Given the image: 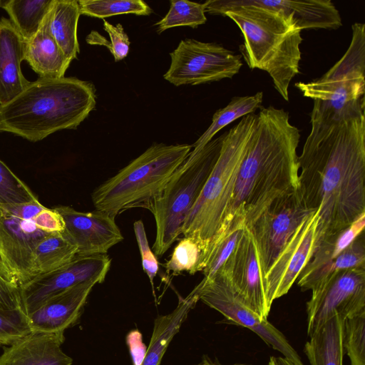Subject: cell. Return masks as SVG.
Listing matches in <instances>:
<instances>
[{
	"mask_svg": "<svg viewBox=\"0 0 365 365\" xmlns=\"http://www.w3.org/2000/svg\"><path fill=\"white\" fill-rule=\"evenodd\" d=\"M25 41L9 19H0V106L6 105L29 84L21 63L24 60Z\"/></svg>",
	"mask_w": 365,
	"mask_h": 365,
	"instance_id": "21",
	"label": "cell"
},
{
	"mask_svg": "<svg viewBox=\"0 0 365 365\" xmlns=\"http://www.w3.org/2000/svg\"><path fill=\"white\" fill-rule=\"evenodd\" d=\"M318 211L297 227L263 278L268 304L286 294L314 252Z\"/></svg>",
	"mask_w": 365,
	"mask_h": 365,
	"instance_id": "15",
	"label": "cell"
},
{
	"mask_svg": "<svg viewBox=\"0 0 365 365\" xmlns=\"http://www.w3.org/2000/svg\"><path fill=\"white\" fill-rule=\"evenodd\" d=\"M77 247L63 234H48L37 245L34 256L32 279L56 270L72 261Z\"/></svg>",
	"mask_w": 365,
	"mask_h": 365,
	"instance_id": "28",
	"label": "cell"
},
{
	"mask_svg": "<svg viewBox=\"0 0 365 365\" xmlns=\"http://www.w3.org/2000/svg\"><path fill=\"white\" fill-rule=\"evenodd\" d=\"M53 0H8L3 9L10 21L26 41L40 29Z\"/></svg>",
	"mask_w": 365,
	"mask_h": 365,
	"instance_id": "30",
	"label": "cell"
},
{
	"mask_svg": "<svg viewBox=\"0 0 365 365\" xmlns=\"http://www.w3.org/2000/svg\"><path fill=\"white\" fill-rule=\"evenodd\" d=\"M224 137L225 132L199 151H190L160 194L145 207L155 221V256H163L182 234L184 222L219 157Z\"/></svg>",
	"mask_w": 365,
	"mask_h": 365,
	"instance_id": "8",
	"label": "cell"
},
{
	"mask_svg": "<svg viewBox=\"0 0 365 365\" xmlns=\"http://www.w3.org/2000/svg\"><path fill=\"white\" fill-rule=\"evenodd\" d=\"M206 248L190 237H184L175 247L165 264L168 273L178 275L182 272L194 274L203 269Z\"/></svg>",
	"mask_w": 365,
	"mask_h": 365,
	"instance_id": "34",
	"label": "cell"
},
{
	"mask_svg": "<svg viewBox=\"0 0 365 365\" xmlns=\"http://www.w3.org/2000/svg\"><path fill=\"white\" fill-rule=\"evenodd\" d=\"M0 207L6 212L24 220H33L34 217L46 207L39 200L16 204L0 205Z\"/></svg>",
	"mask_w": 365,
	"mask_h": 365,
	"instance_id": "42",
	"label": "cell"
},
{
	"mask_svg": "<svg viewBox=\"0 0 365 365\" xmlns=\"http://www.w3.org/2000/svg\"><path fill=\"white\" fill-rule=\"evenodd\" d=\"M24 60L41 78L64 77L71 62L51 33L48 12L37 33L26 41Z\"/></svg>",
	"mask_w": 365,
	"mask_h": 365,
	"instance_id": "22",
	"label": "cell"
},
{
	"mask_svg": "<svg viewBox=\"0 0 365 365\" xmlns=\"http://www.w3.org/2000/svg\"><path fill=\"white\" fill-rule=\"evenodd\" d=\"M362 312H365V267L341 270L307 302V335L310 337L336 314L345 319Z\"/></svg>",
	"mask_w": 365,
	"mask_h": 365,
	"instance_id": "12",
	"label": "cell"
},
{
	"mask_svg": "<svg viewBox=\"0 0 365 365\" xmlns=\"http://www.w3.org/2000/svg\"><path fill=\"white\" fill-rule=\"evenodd\" d=\"M64 332L31 331L4 349L0 365H71L61 349Z\"/></svg>",
	"mask_w": 365,
	"mask_h": 365,
	"instance_id": "19",
	"label": "cell"
},
{
	"mask_svg": "<svg viewBox=\"0 0 365 365\" xmlns=\"http://www.w3.org/2000/svg\"><path fill=\"white\" fill-rule=\"evenodd\" d=\"M48 235L0 207V274L19 287L31 281L36 247Z\"/></svg>",
	"mask_w": 365,
	"mask_h": 365,
	"instance_id": "14",
	"label": "cell"
},
{
	"mask_svg": "<svg viewBox=\"0 0 365 365\" xmlns=\"http://www.w3.org/2000/svg\"><path fill=\"white\" fill-rule=\"evenodd\" d=\"M133 229L140 253L143 271L147 274L150 282L153 287V279L159 269L158 259L155 255L151 251L148 245L143 221L140 220L135 221L133 224Z\"/></svg>",
	"mask_w": 365,
	"mask_h": 365,
	"instance_id": "39",
	"label": "cell"
},
{
	"mask_svg": "<svg viewBox=\"0 0 365 365\" xmlns=\"http://www.w3.org/2000/svg\"><path fill=\"white\" fill-rule=\"evenodd\" d=\"M358 267H365L364 232L336 258L310 272L299 274L297 284L302 290H311L314 295L337 272Z\"/></svg>",
	"mask_w": 365,
	"mask_h": 365,
	"instance_id": "26",
	"label": "cell"
},
{
	"mask_svg": "<svg viewBox=\"0 0 365 365\" xmlns=\"http://www.w3.org/2000/svg\"><path fill=\"white\" fill-rule=\"evenodd\" d=\"M299 190L318 211L314 248L365 214V113L349 116L298 157Z\"/></svg>",
	"mask_w": 365,
	"mask_h": 365,
	"instance_id": "1",
	"label": "cell"
},
{
	"mask_svg": "<svg viewBox=\"0 0 365 365\" xmlns=\"http://www.w3.org/2000/svg\"><path fill=\"white\" fill-rule=\"evenodd\" d=\"M48 14L51 33L71 62L80 53L77 29L81 13L78 1L53 0Z\"/></svg>",
	"mask_w": 365,
	"mask_h": 365,
	"instance_id": "25",
	"label": "cell"
},
{
	"mask_svg": "<svg viewBox=\"0 0 365 365\" xmlns=\"http://www.w3.org/2000/svg\"><path fill=\"white\" fill-rule=\"evenodd\" d=\"M257 120V114L247 115L225 132L219 157L182 225L185 237L206 249L222 223Z\"/></svg>",
	"mask_w": 365,
	"mask_h": 365,
	"instance_id": "7",
	"label": "cell"
},
{
	"mask_svg": "<svg viewBox=\"0 0 365 365\" xmlns=\"http://www.w3.org/2000/svg\"><path fill=\"white\" fill-rule=\"evenodd\" d=\"M167 14L155 24L158 34L169 29L177 26L197 28L207 21L205 6L187 0H171Z\"/></svg>",
	"mask_w": 365,
	"mask_h": 365,
	"instance_id": "33",
	"label": "cell"
},
{
	"mask_svg": "<svg viewBox=\"0 0 365 365\" xmlns=\"http://www.w3.org/2000/svg\"><path fill=\"white\" fill-rule=\"evenodd\" d=\"M196 365H221V364H215L208 359H204L200 363H199L198 364H196ZM232 365H241V364H232Z\"/></svg>",
	"mask_w": 365,
	"mask_h": 365,
	"instance_id": "44",
	"label": "cell"
},
{
	"mask_svg": "<svg viewBox=\"0 0 365 365\" xmlns=\"http://www.w3.org/2000/svg\"><path fill=\"white\" fill-rule=\"evenodd\" d=\"M192 150V145L153 143L114 176L96 187V210L115 217L132 207H145L160 194Z\"/></svg>",
	"mask_w": 365,
	"mask_h": 365,
	"instance_id": "6",
	"label": "cell"
},
{
	"mask_svg": "<svg viewBox=\"0 0 365 365\" xmlns=\"http://www.w3.org/2000/svg\"><path fill=\"white\" fill-rule=\"evenodd\" d=\"M220 270L225 274L246 306L261 319H267L271 307L264 293L257 250L247 227Z\"/></svg>",
	"mask_w": 365,
	"mask_h": 365,
	"instance_id": "16",
	"label": "cell"
},
{
	"mask_svg": "<svg viewBox=\"0 0 365 365\" xmlns=\"http://www.w3.org/2000/svg\"><path fill=\"white\" fill-rule=\"evenodd\" d=\"M314 212L307 206L298 189L273 201L249 228L263 278L297 227Z\"/></svg>",
	"mask_w": 365,
	"mask_h": 365,
	"instance_id": "11",
	"label": "cell"
},
{
	"mask_svg": "<svg viewBox=\"0 0 365 365\" xmlns=\"http://www.w3.org/2000/svg\"><path fill=\"white\" fill-rule=\"evenodd\" d=\"M31 332L29 317L22 308H0V345L9 346Z\"/></svg>",
	"mask_w": 365,
	"mask_h": 365,
	"instance_id": "37",
	"label": "cell"
},
{
	"mask_svg": "<svg viewBox=\"0 0 365 365\" xmlns=\"http://www.w3.org/2000/svg\"><path fill=\"white\" fill-rule=\"evenodd\" d=\"M263 92L259 91L252 96H235L224 108L218 109L214 113L212 123L208 128L192 145L191 151L196 153L201 150L216 133L223 128L262 107Z\"/></svg>",
	"mask_w": 365,
	"mask_h": 365,
	"instance_id": "29",
	"label": "cell"
},
{
	"mask_svg": "<svg viewBox=\"0 0 365 365\" xmlns=\"http://www.w3.org/2000/svg\"><path fill=\"white\" fill-rule=\"evenodd\" d=\"M350 44L342 57L319 78L298 82L304 97L314 100L311 132L303 150L319 143L336 124L364 112L365 24L351 26Z\"/></svg>",
	"mask_w": 365,
	"mask_h": 365,
	"instance_id": "5",
	"label": "cell"
},
{
	"mask_svg": "<svg viewBox=\"0 0 365 365\" xmlns=\"http://www.w3.org/2000/svg\"><path fill=\"white\" fill-rule=\"evenodd\" d=\"M0 111H1V106H0ZM3 131H4V130H3L1 122V114H0V133H1Z\"/></svg>",
	"mask_w": 365,
	"mask_h": 365,
	"instance_id": "47",
	"label": "cell"
},
{
	"mask_svg": "<svg viewBox=\"0 0 365 365\" xmlns=\"http://www.w3.org/2000/svg\"><path fill=\"white\" fill-rule=\"evenodd\" d=\"M343 324L336 314L309 337L304 351L310 365H343Z\"/></svg>",
	"mask_w": 365,
	"mask_h": 365,
	"instance_id": "24",
	"label": "cell"
},
{
	"mask_svg": "<svg viewBox=\"0 0 365 365\" xmlns=\"http://www.w3.org/2000/svg\"><path fill=\"white\" fill-rule=\"evenodd\" d=\"M96 284L93 282L81 283L48 299L28 315L31 331L64 332L74 325Z\"/></svg>",
	"mask_w": 365,
	"mask_h": 365,
	"instance_id": "18",
	"label": "cell"
},
{
	"mask_svg": "<svg viewBox=\"0 0 365 365\" xmlns=\"http://www.w3.org/2000/svg\"><path fill=\"white\" fill-rule=\"evenodd\" d=\"M198 301L194 288L186 297L179 299L174 310L155 319L150 344L139 365H160L170 343Z\"/></svg>",
	"mask_w": 365,
	"mask_h": 365,
	"instance_id": "23",
	"label": "cell"
},
{
	"mask_svg": "<svg viewBox=\"0 0 365 365\" xmlns=\"http://www.w3.org/2000/svg\"><path fill=\"white\" fill-rule=\"evenodd\" d=\"M275 365H304L284 356L274 357Z\"/></svg>",
	"mask_w": 365,
	"mask_h": 365,
	"instance_id": "43",
	"label": "cell"
},
{
	"mask_svg": "<svg viewBox=\"0 0 365 365\" xmlns=\"http://www.w3.org/2000/svg\"><path fill=\"white\" fill-rule=\"evenodd\" d=\"M342 344L350 365H365V312L344 319Z\"/></svg>",
	"mask_w": 365,
	"mask_h": 365,
	"instance_id": "35",
	"label": "cell"
},
{
	"mask_svg": "<svg viewBox=\"0 0 365 365\" xmlns=\"http://www.w3.org/2000/svg\"><path fill=\"white\" fill-rule=\"evenodd\" d=\"M81 15L105 19L120 14L148 16L151 8L141 0H80Z\"/></svg>",
	"mask_w": 365,
	"mask_h": 365,
	"instance_id": "32",
	"label": "cell"
},
{
	"mask_svg": "<svg viewBox=\"0 0 365 365\" xmlns=\"http://www.w3.org/2000/svg\"><path fill=\"white\" fill-rule=\"evenodd\" d=\"M299 138L288 112L261 108L222 223L241 214L250 228L273 201L299 189Z\"/></svg>",
	"mask_w": 365,
	"mask_h": 365,
	"instance_id": "2",
	"label": "cell"
},
{
	"mask_svg": "<svg viewBox=\"0 0 365 365\" xmlns=\"http://www.w3.org/2000/svg\"><path fill=\"white\" fill-rule=\"evenodd\" d=\"M0 308H22L19 287L6 279L0 274Z\"/></svg>",
	"mask_w": 365,
	"mask_h": 365,
	"instance_id": "41",
	"label": "cell"
},
{
	"mask_svg": "<svg viewBox=\"0 0 365 365\" xmlns=\"http://www.w3.org/2000/svg\"><path fill=\"white\" fill-rule=\"evenodd\" d=\"M245 217L235 214L223 222L210 241L203 262L205 279L212 277L224 265L236 247L245 228Z\"/></svg>",
	"mask_w": 365,
	"mask_h": 365,
	"instance_id": "27",
	"label": "cell"
},
{
	"mask_svg": "<svg viewBox=\"0 0 365 365\" xmlns=\"http://www.w3.org/2000/svg\"><path fill=\"white\" fill-rule=\"evenodd\" d=\"M107 255L76 256L65 266L19 287L21 307L29 315L53 296L81 283H102L110 267Z\"/></svg>",
	"mask_w": 365,
	"mask_h": 365,
	"instance_id": "13",
	"label": "cell"
},
{
	"mask_svg": "<svg viewBox=\"0 0 365 365\" xmlns=\"http://www.w3.org/2000/svg\"><path fill=\"white\" fill-rule=\"evenodd\" d=\"M241 3L279 11L299 30L337 29L342 25L338 9L330 0H240Z\"/></svg>",
	"mask_w": 365,
	"mask_h": 365,
	"instance_id": "20",
	"label": "cell"
},
{
	"mask_svg": "<svg viewBox=\"0 0 365 365\" xmlns=\"http://www.w3.org/2000/svg\"><path fill=\"white\" fill-rule=\"evenodd\" d=\"M364 227L365 214H363L344 230L322 240L314 248L311 259L299 274L310 272L336 258L364 232Z\"/></svg>",
	"mask_w": 365,
	"mask_h": 365,
	"instance_id": "31",
	"label": "cell"
},
{
	"mask_svg": "<svg viewBox=\"0 0 365 365\" xmlns=\"http://www.w3.org/2000/svg\"><path fill=\"white\" fill-rule=\"evenodd\" d=\"M195 289L199 300L228 320L252 331L284 357L302 363L284 334L267 319H261L246 306L221 270L210 279L203 278Z\"/></svg>",
	"mask_w": 365,
	"mask_h": 365,
	"instance_id": "10",
	"label": "cell"
},
{
	"mask_svg": "<svg viewBox=\"0 0 365 365\" xmlns=\"http://www.w3.org/2000/svg\"><path fill=\"white\" fill-rule=\"evenodd\" d=\"M37 196L0 160V205L38 201Z\"/></svg>",
	"mask_w": 365,
	"mask_h": 365,
	"instance_id": "36",
	"label": "cell"
},
{
	"mask_svg": "<svg viewBox=\"0 0 365 365\" xmlns=\"http://www.w3.org/2000/svg\"><path fill=\"white\" fill-rule=\"evenodd\" d=\"M63 217V235L76 245V256L106 255L108 250L123 240L115 217L95 210L80 212L71 207H53Z\"/></svg>",
	"mask_w": 365,
	"mask_h": 365,
	"instance_id": "17",
	"label": "cell"
},
{
	"mask_svg": "<svg viewBox=\"0 0 365 365\" xmlns=\"http://www.w3.org/2000/svg\"><path fill=\"white\" fill-rule=\"evenodd\" d=\"M170 56L171 63L163 78L175 86L232 78L242 66L240 55L221 44L192 38L181 40Z\"/></svg>",
	"mask_w": 365,
	"mask_h": 365,
	"instance_id": "9",
	"label": "cell"
},
{
	"mask_svg": "<svg viewBox=\"0 0 365 365\" xmlns=\"http://www.w3.org/2000/svg\"><path fill=\"white\" fill-rule=\"evenodd\" d=\"M96 105V89L88 81L38 78L1 106V122L4 131L37 142L61 130L76 129Z\"/></svg>",
	"mask_w": 365,
	"mask_h": 365,
	"instance_id": "4",
	"label": "cell"
},
{
	"mask_svg": "<svg viewBox=\"0 0 365 365\" xmlns=\"http://www.w3.org/2000/svg\"><path fill=\"white\" fill-rule=\"evenodd\" d=\"M267 365H275L274 357H271Z\"/></svg>",
	"mask_w": 365,
	"mask_h": 365,
	"instance_id": "45",
	"label": "cell"
},
{
	"mask_svg": "<svg viewBox=\"0 0 365 365\" xmlns=\"http://www.w3.org/2000/svg\"><path fill=\"white\" fill-rule=\"evenodd\" d=\"M8 0H0V7L3 8Z\"/></svg>",
	"mask_w": 365,
	"mask_h": 365,
	"instance_id": "46",
	"label": "cell"
},
{
	"mask_svg": "<svg viewBox=\"0 0 365 365\" xmlns=\"http://www.w3.org/2000/svg\"><path fill=\"white\" fill-rule=\"evenodd\" d=\"M205 11L232 19L244 38L239 49L251 69L266 71L276 91L289 101V86L299 73L303 41L301 31L279 11L241 3L240 0H208Z\"/></svg>",
	"mask_w": 365,
	"mask_h": 365,
	"instance_id": "3",
	"label": "cell"
},
{
	"mask_svg": "<svg viewBox=\"0 0 365 365\" xmlns=\"http://www.w3.org/2000/svg\"><path fill=\"white\" fill-rule=\"evenodd\" d=\"M33 221L38 229L48 234H61L65 229L63 217L54 208L45 207Z\"/></svg>",
	"mask_w": 365,
	"mask_h": 365,
	"instance_id": "40",
	"label": "cell"
},
{
	"mask_svg": "<svg viewBox=\"0 0 365 365\" xmlns=\"http://www.w3.org/2000/svg\"><path fill=\"white\" fill-rule=\"evenodd\" d=\"M103 29L110 37V43L96 31H91L87 36L86 42L90 44H100L106 46L112 53L115 62L124 59L130 50V40L120 24L113 25L103 20Z\"/></svg>",
	"mask_w": 365,
	"mask_h": 365,
	"instance_id": "38",
	"label": "cell"
}]
</instances>
